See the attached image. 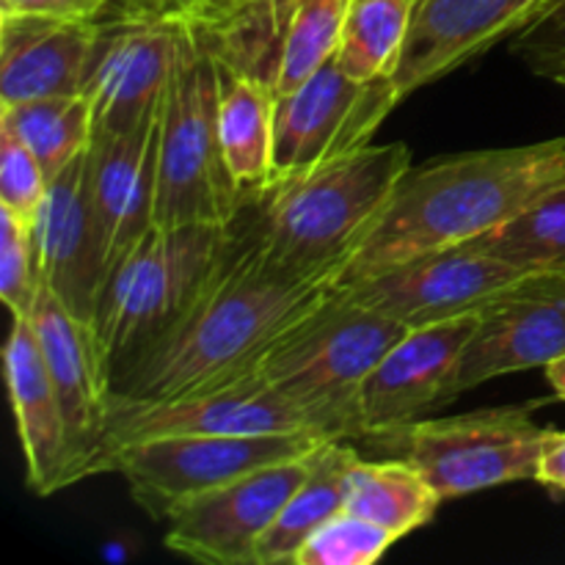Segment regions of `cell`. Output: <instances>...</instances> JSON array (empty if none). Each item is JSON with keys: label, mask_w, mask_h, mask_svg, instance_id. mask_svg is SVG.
<instances>
[{"label": "cell", "mask_w": 565, "mask_h": 565, "mask_svg": "<svg viewBox=\"0 0 565 565\" xmlns=\"http://www.w3.org/2000/svg\"><path fill=\"white\" fill-rule=\"evenodd\" d=\"M331 287L329 279L287 274L268 263L241 210L202 296L174 329L110 379V397L177 401L252 379L270 348L315 312Z\"/></svg>", "instance_id": "cell-1"}, {"label": "cell", "mask_w": 565, "mask_h": 565, "mask_svg": "<svg viewBox=\"0 0 565 565\" xmlns=\"http://www.w3.org/2000/svg\"><path fill=\"white\" fill-rule=\"evenodd\" d=\"M561 180L565 138L412 166L331 285H351L406 259L463 246L505 224Z\"/></svg>", "instance_id": "cell-2"}, {"label": "cell", "mask_w": 565, "mask_h": 565, "mask_svg": "<svg viewBox=\"0 0 565 565\" xmlns=\"http://www.w3.org/2000/svg\"><path fill=\"white\" fill-rule=\"evenodd\" d=\"M408 169L412 149L403 141L367 143L252 193L241 210L268 263L287 274L334 281Z\"/></svg>", "instance_id": "cell-3"}, {"label": "cell", "mask_w": 565, "mask_h": 565, "mask_svg": "<svg viewBox=\"0 0 565 565\" xmlns=\"http://www.w3.org/2000/svg\"><path fill=\"white\" fill-rule=\"evenodd\" d=\"M408 331L401 320L331 287L326 301L270 348L254 375L296 403L326 439H362L364 379Z\"/></svg>", "instance_id": "cell-4"}, {"label": "cell", "mask_w": 565, "mask_h": 565, "mask_svg": "<svg viewBox=\"0 0 565 565\" xmlns=\"http://www.w3.org/2000/svg\"><path fill=\"white\" fill-rule=\"evenodd\" d=\"M230 243V224L152 226L105 276L94 342L108 381L180 323Z\"/></svg>", "instance_id": "cell-5"}, {"label": "cell", "mask_w": 565, "mask_h": 565, "mask_svg": "<svg viewBox=\"0 0 565 565\" xmlns=\"http://www.w3.org/2000/svg\"><path fill=\"white\" fill-rule=\"evenodd\" d=\"M243 191L226 169L218 138V53L207 31L180 20L163 97L154 226L232 224Z\"/></svg>", "instance_id": "cell-6"}, {"label": "cell", "mask_w": 565, "mask_h": 565, "mask_svg": "<svg viewBox=\"0 0 565 565\" xmlns=\"http://www.w3.org/2000/svg\"><path fill=\"white\" fill-rule=\"evenodd\" d=\"M546 430L535 425L530 406H505L461 417L412 419L364 441L412 463L445 502L535 480Z\"/></svg>", "instance_id": "cell-7"}, {"label": "cell", "mask_w": 565, "mask_h": 565, "mask_svg": "<svg viewBox=\"0 0 565 565\" xmlns=\"http://www.w3.org/2000/svg\"><path fill=\"white\" fill-rule=\"evenodd\" d=\"M326 436L312 430L252 436H158L110 450L97 475L116 472L127 480L130 497L154 522H166L188 500L246 478L263 467L303 458Z\"/></svg>", "instance_id": "cell-8"}, {"label": "cell", "mask_w": 565, "mask_h": 565, "mask_svg": "<svg viewBox=\"0 0 565 565\" xmlns=\"http://www.w3.org/2000/svg\"><path fill=\"white\" fill-rule=\"evenodd\" d=\"M401 103L392 77L351 81L331 58L301 86L276 97L274 174L268 185L303 177L367 147L381 121Z\"/></svg>", "instance_id": "cell-9"}, {"label": "cell", "mask_w": 565, "mask_h": 565, "mask_svg": "<svg viewBox=\"0 0 565 565\" xmlns=\"http://www.w3.org/2000/svg\"><path fill=\"white\" fill-rule=\"evenodd\" d=\"M180 17L127 9L97 22L83 97L92 103L94 136H119L163 105L177 55Z\"/></svg>", "instance_id": "cell-10"}, {"label": "cell", "mask_w": 565, "mask_h": 565, "mask_svg": "<svg viewBox=\"0 0 565 565\" xmlns=\"http://www.w3.org/2000/svg\"><path fill=\"white\" fill-rule=\"evenodd\" d=\"M527 270L469 246L423 254L367 279L337 285L342 296L406 323L408 329L475 315L511 290Z\"/></svg>", "instance_id": "cell-11"}, {"label": "cell", "mask_w": 565, "mask_h": 565, "mask_svg": "<svg viewBox=\"0 0 565 565\" xmlns=\"http://www.w3.org/2000/svg\"><path fill=\"white\" fill-rule=\"evenodd\" d=\"M298 430L320 434L312 419L296 403L287 401L281 392L259 381L257 375L224 386V390L177 397V401H121V397H110L103 450L94 461L92 475H97L99 461L116 447L158 439V436H252L298 434Z\"/></svg>", "instance_id": "cell-12"}, {"label": "cell", "mask_w": 565, "mask_h": 565, "mask_svg": "<svg viewBox=\"0 0 565 565\" xmlns=\"http://www.w3.org/2000/svg\"><path fill=\"white\" fill-rule=\"evenodd\" d=\"M309 458L263 467L166 519V550L204 565H257V544L309 475Z\"/></svg>", "instance_id": "cell-13"}, {"label": "cell", "mask_w": 565, "mask_h": 565, "mask_svg": "<svg viewBox=\"0 0 565 565\" xmlns=\"http://www.w3.org/2000/svg\"><path fill=\"white\" fill-rule=\"evenodd\" d=\"M565 353V274H530L478 312L450 401L491 379L550 367Z\"/></svg>", "instance_id": "cell-14"}, {"label": "cell", "mask_w": 565, "mask_h": 565, "mask_svg": "<svg viewBox=\"0 0 565 565\" xmlns=\"http://www.w3.org/2000/svg\"><path fill=\"white\" fill-rule=\"evenodd\" d=\"M31 326L47 362L66 436H70V486L92 478L103 450L105 419L110 406V381L99 359L92 326L77 320L47 287H39Z\"/></svg>", "instance_id": "cell-15"}, {"label": "cell", "mask_w": 565, "mask_h": 565, "mask_svg": "<svg viewBox=\"0 0 565 565\" xmlns=\"http://www.w3.org/2000/svg\"><path fill=\"white\" fill-rule=\"evenodd\" d=\"M475 329L478 312L419 326L395 342L359 392L362 439L419 419V414L439 403H450L452 373Z\"/></svg>", "instance_id": "cell-16"}, {"label": "cell", "mask_w": 565, "mask_h": 565, "mask_svg": "<svg viewBox=\"0 0 565 565\" xmlns=\"http://www.w3.org/2000/svg\"><path fill=\"white\" fill-rule=\"evenodd\" d=\"M160 125L163 105L132 130L94 136L88 147V193L105 276L154 226Z\"/></svg>", "instance_id": "cell-17"}, {"label": "cell", "mask_w": 565, "mask_h": 565, "mask_svg": "<svg viewBox=\"0 0 565 565\" xmlns=\"http://www.w3.org/2000/svg\"><path fill=\"white\" fill-rule=\"evenodd\" d=\"M541 3L544 0H417L392 77L401 99L505 42Z\"/></svg>", "instance_id": "cell-18"}, {"label": "cell", "mask_w": 565, "mask_h": 565, "mask_svg": "<svg viewBox=\"0 0 565 565\" xmlns=\"http://www.w3.org/2000/svg\"><path fill=\"white\" fill-rule=\"evenodd\" d=\"M42 285L86 326L94 323L105 263L88 193V149L50 180L36 218Z\"/></svg>", "instance_id": "cell-19"}, {"label": "cell", "mask_w": 565, "mask_h": 565, "mask_svg": "<svg viewBox=\"0 0 565 565\" xmlns=\"http://www.w3.org/2000/svg\"><path fill=\"white\" fill-rule=\"evenodd\" d=\"M97 22L0 11V103L83 94Z\"/></svg>", "instance_id": "cell-20"}, {"label": "cell", "mask_w": 565, "mask_h": 565, "mask_svg": "<svg viewBox=\"0 0 565 565\" xmlns=\"http://www.w3.org/2000/svg\"><path fill=\"white\" fill-rule=\"evenodd\" d=\"M3 364L28 486L42 497L55 494L70 486V436L31 318L11 323Z\"/></svg>", "instance_id": "cell-21"}, {"label": "cell", "mask_w": 565, "mask_h": 565, "mask_svg": "<svg viewBox=\"0 0 565 565\" xmlns=\"http://www.w3.org/2000/svg\"><path fill=\"white\" fill-rule=\"evenodd\" d=\"M276 88L268 77L218 55V138L226 169L243 196L263 191L274 174Z\"/></svg>", "instance_id": "cell-22"}, {"label": "cell", "mask_w": 565, "mask_h": 565, "mask_svg": "<svg viewBox=\"0 0 565 565\" xmlns=\"http://www.w3.org/2000/svg\"><path fill=\"white\" fill-rule=\"evenodd\" d=\"M309 461V475L259 539L257 565H292L303 541L345 511V475L359 461L356 447L348 445V439H326L315 447Z\"/></svg>", "instance_id": "cell-23"}, {"label": "cell", "mask_w": 565, "mask_h": 565, "mask_svg": "<svg viewBox=\"0 0 565 565\" xmlns=\"http://www.w3.org/2000/svg\"><path fill=\"white\" fill-rule=\"evenodd\" d=\"M441 497L403 458L362 461L345 475V511L379 524L397 541L436 516Z\"/></svg>", "instance_id": "cell-24"}, {"label": "cell", "mask_w": 565, "mask_h": 565, "mask_svg": "<svg viewBox=\"0 0 565 565\" xmlns=\"http://www.w3.org/2000/svg\"><path fill=\"white\" fill-rule=\"evenodd\" d=\"M0 130L20 138L53 180L66 163L92 147V103L83 94L0 103Z\"/></svg>", "instance_id": "cell-25"}, {"label": "cell", "mask_w": 565, "mask_h": 565, "mask_svg": "<svg viewBox=\"0 0 565 565\" xmlns=\"http://www.w3.org/2000/svg\"><path fill=\"white\" fill-rule=\"evenodd\" d=\"M527 274H565V180L546 188L497 230L463 243Z\"/></svg>", "instance_id": "cell-26"}, {"label": "cell", "mask_w": 565, "mask_h": 565, "mask_svg": "<svg viewBox=\"0 0 565 565\" xmlns=\"http://www.w3.org/2000/svg\"><path fill=\"white\" fill-rule=\"evenodd\" d=\"M417 0H351L334 61L351 81L395 77Z\"/></svg>", "instance_id": "cell-27"}, {"label": "cell", "mask_w": 565, "mask_h": 565, "mask_svg": "<svg viewBox=\"0 0 565 565\" xmlns=\"http://www.w3.org/2000/svg\"><path fill=\"white\" fill-rule=\"evenodd\" d=\"M351 0H290L279 55L274 66V88L292 92L337 55Z\"/></svg>", "instance_id": "cell-28"}, {"label": "cell", "mask_w": 565, "mask_h": 565, "mask_svg": "<svg viewBox=\"0 0 565 565\" xmlns=\"http://www.w3.org/2000/svg\"><path fill=\"white\" fill-rule=\"evenodd\" d=\"M392 544L397 539L384 527L342 511L303 541L292 565H373Z\"/></svg>", "instance_id": "cell-29"}, {"label": "cell", "mask_w": 565, "mask_h": 565, "mask_svg": "<svg viewBox=\"0 0 565 565\" xmlns=\"http://www.w3.org/2000/svg\"><path fill=\"white\" fill-rule=\"evenodd\" d=\"M42 274H39L36 224L0 210V298L11 318H28L36 303Z\"/></svg>", "instance_id": "cell-30"}, {"label": "cell", "mask_w": 565, "mask_h": 565, "mask_svg": "<svg viewBox=\"0 0 565 565\" xmlns=\"http://www.w3.org/2000/svg\"><path fill=\"white\" fill-rule=\"evenodd\" d=\"M47 191L50 177L44 174L36 154L20 138L0 130V210L36 224Z\"/></svg>", "instance_id": "cell-31"}, {"label": "cell", "mask_w": 565, "mask_h": 565, "mask_svg": "<svg viewBox=\"0 0 565 565\" xmlns=\"http://www.w3.org/2000/svg\"><path fill=\"white\" fill-rule=\"evenodd\" d=\"M513 53L535 75L565 86V0H546L513 33Z\"/></svg>", "instance_id": "cell-32"}, {"label": "cell", "mask_w": 565, "mask_h": 565, "mask_svg": "<svg viewBox=\"0 0 565 565\" xmlns=\"http://www.w3.org/2000/svg\"><path fill=\"white\" fill-rule=\"evenodd\" d=\"M252 0H174L169 14L202 28V31L218 33L235 25L248 11Z\"/></svg>", "instance_id": "cell-33"}, {"label": "cell", "mask_w": 565, "mask_h": 565, "mask_svg": "<svg viewBox=\"0 0 565 565\" xmlns=\"http://www.w3.org/2000/svg\"><path fill=\"white\" fill-rule=\"evenodd\" d=\"M108 6L110 0H0V11L6 14H36L81 22H97Z\"/></svg>", "instance_id": "cell-34"}, {"label": "cell", "mask_w": 565, "mask_h": 565, "mask_svg": "<svg viewBox=\"0 0 565 565\" xmlns=\"http://www.w3.org/2000/svg\"><path fill=\"white\" fill-rule=\"evenodd\" d=\"M535 480L555 494H565V430H546Z\"/></svg>", "instance_id": "cell-35"}, {"label": "cell", "mask_w": 565, "mask_h": 565, "mask_svg": "<svg viewBox=\"0 0 565 565\" xmlns=\"http://www.w3.org/2000/svg\"><path fill=\"white\" fill-rule=\"evenodd\" d=\"M287 9H290V0H252V6H248V11H259V14L274 17L281 25H285L287 20Z\"/></svg>", "instance_id": "cell-36"}, {"label": "cell", "mask_w": 565, "mask_h": 565, "mask_svg": "<svg viewBox=\"0 0 565 565\" xmlns=\"http://www.w3.org/2000/svg\"><path fill=\"white\" fill-rule=\"evenodd\" d=\"M544 370H546V381H550V386L555 390L557 401H565V353Z\"/></svg>", "instance_id": "cell-37"}, {"label": "cell", "mask_w": 565, "mask_h": 565, "mask_svg": "<svg viewBox=\"0 0 565 565\" xmlns=\"http://www.w3.org/2000/svg\"><path fill=\"white\" fill-rule=\"evenodd\" d=\"M127 9H147V11H166L174 9V0H125Z\"/></svg>", "instance_id": "cell-38"}, {"label": "cell", "mask_w": 565, "mask_h": 565, "mask_svg": "<svg viewBox=\"0 0 565 565\" xmlns=\"http://www.w3.org/2000/svg\"><path fill=\"white\" fill-rule=\"evenodd\" d=\"M544 3H546V0H544ZM544 3H541V6H544Z\"/></svg>", "instance_id": "cell-39"}]
</instances>
